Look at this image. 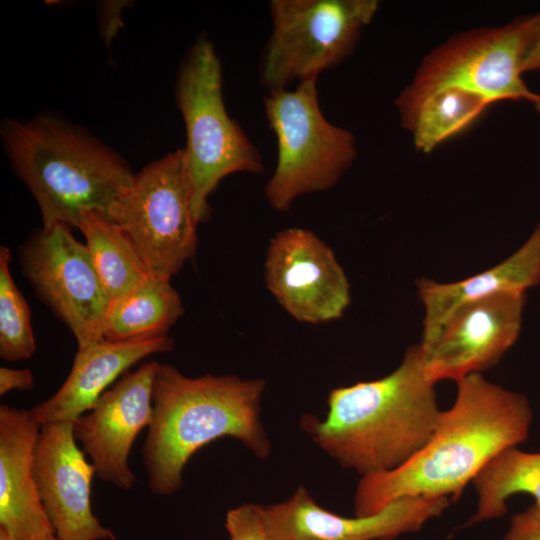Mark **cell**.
Segmentation results:
<instances>
[{
  "label": "cell",
  "mask_w": 540,
  "mask_h": 540,
  "mask_svg": "<svg viewBox=\"0 0 540 540\" xmlns=\"http://www.w3.org/2000/svg\"><path fill=\"white\" fill-rule=\"evenodd\" d=\"M456 383L453 405L442 412L433 436L413 458L394 470L361 477L354 516L373 515L406 496L456 502L492 459L527 439L532 411L524 395L481 373Z\"/></svg>",
  "instance_id": "cell-1"
},
{
  "label": "cell",
  "mask_w": 540,
  "mask_h": 540,
  "mask_svg": "<svg viewBox=\"0 0 540 540\" xmlns=\"http://www.w3.org/2000/svg\"><path fill=\"white\" fill-rule=\"evenodd\" d=\"M434 386L416 344L388 375L332 389L325 418L305 414L300 425L325 453L361 477L391 471L433 436L443 412Z\"/></svg>",
  "instance_id": "cell-2"
},
{
  "label": "cell",
  "mask_w": 540,
  "mask_h": 540,
  "mask_svg": "<svg viewBox=\"0 0 540 540\" xmlns=\"http://www.w3.org/2000/svg\"><path fill=\"white\" fill-rule=\"evenodd\" d=\"M264 390L262 379L211 374L191 378L172 365L159 364L153 418L142 449L152 493H176L194 453L223 437L239 440L260 459L268 458L272 445L260 417Z\"/></svg>",
  "instance_id": "cell-3"
},
{
  "label": "cell",
  "mask_w": 540,
  "mask_h": 540,
  "mask_svg": "<svg viewBox=\"0 0 540 540\" xmlns=\"http://www.w3.org/2000/svg\"><path fill=\"white\" fill-rule=\"evenodd\" d=\"M1 134L45 228L59 223L78 228L89 210L108 214L134 176L115 151L52 115L6 120Z\"/></svg>",
  "instance_id": "cell-4"
},
{
  "label": "cell",
  "mask_w": 540,
  "mask_h": 540,
  "mask_svg": "<svg viewBox=\"0 0 540 540\" xmlns=\"http://www.w3.org/2000/svg\"><path fill=\"white\" fill-rule=\"evenodd\" d=\"M222 67L214 45L201 36L183 59L176 98L186 129L185 161L198 223L209 214L208 197L234 173L261 174L259 149L225 107Z\"/></svg>",
  "instance_id": "cell-5"
},
{
  "label": "cell",
  "mask_w": 540,
  "mask_h": 540,
  "mask_svg": "<svg viewBox=\"0 0 540 540\" xmlns=\"http://www.w3.org/2000/svg\"><path fill=\"white\" fill-rule=\"evenodd\" d=\"M264 112L277 143L275 169L264 188L269 205L287 212L300 197L334 187L357 157L354 134L323 114L317 79L294 90H270Z\"/></svg>",
  "instance_id": "cell-6"
},
{
  "label": "cell",
  "mask_w": 540,
  "mask_h": 540,
  "mask_svg": "<svg viewBox=\"0 0 540 540\" xmlns=\"http://www.w3.org/2000/svg\"><path fill=\"white\" fill-rule=\"evenodd\" d=\"M540 28V12L494 27L466 30L427 53L410 82L399 92V116L427 95L447 87L476 93L491 104L529 103L536 92L522 78L525 53Z\"/></svg>",
  "instance_id": "cell-7"
},
{
  "label": "cell",
  "mask_w": 540,
  "mask_h": 540,
  "mask_svg": "<svg viewBox=\"0 0 540 540\" xmlns=\"http://www.w3.org/2000/svg\"><path fill=\"white\" fill-rule=\"evenodd\" d=\"M271 32L259 79L270 90L317 79L356 48L379 9L377 0H271Z\"/></svg>",
  "instance_id": "cell-8"
},
{
  "label": "cell",
  "mask_w": 540,
  "mask_h": 540,
  "mask_svg": "<svg viewBox=\"0 0 540 540\" xmlns=\"http://www.w3.org/2000/svg\"><path fill=\"white\" fill-rule=\"evenodd\" d=\"M108 215L126 234L149 274L171 279L197 248V226L184 149L147 165Z\"/></svg>",
  "instance_id": "cell-9"
},
{
  "label": "cell",
  "mask_w": 540,
  "mask_h": 540,
  "mask_svg": "<svg viewBox=\"0 0 540 540\" xmlns=\"http://www.w3.org/2000/svg\"><path fill=\"white\" fill-rule=\"evenodd\" d=\"M24 277L69 328L78 349L104 339L110 299L85 244L65 224L36 230L19 248Z\"/></svg>",
  "instance_id": "cell-10"
},
{
  "label": "cell",
  "mask_w": 540,
  "mask_h": 540,
  "mask_svg": "<svg viewBox=\"0 0 540 540\" xmlns=\"http://www.w3.org/2000/svg\"><path fill=\"white\" fill-rule=\"evenodd\" d=\"M265 281L281 307L304 323L336 320L351 301L350 283L334 252L304 228H286L270 239Z\"/></svg>",
  "instance_id": "cell-11"
},
{
  "label": "cell",
  "mask_w": 540,
  "mask_h": 540,
  "mask_svg": "<svg viewBox=\"0 0 540 540\" xmlns=\"http://www.w3.org/2000/svg\"><path fill=\"white\" fill-rule=\"evenodd\" d=\"M525 301V293H504L459 306L429 343H419L429 377L458 382L496 365L520 335Z\"/></svg>",
  "instance_id": "cell-12"
},
{
  "label": "cell",
  "mask_w": 540,
  "mask_h": 540,
  "mask_svg": "<svg viewBox=\"0 0 540 540\" xmlns=\"http://www.w3.org/2000/svg\"><path fill=\"white\" fill-rule=\"evenodd\" d=\"M159 363L150 361L125 374L95 405L73 421V432L96 475L122 490L136 477L128 458L138 434L153 418V384Z\"/></svg>",
  "instance_id": "cell-13"
},
{
  "label": "cell",
  "mask_w": 540,
  "mask_h": 540,
  "mask_svg": "<svg viewBox=\"0 0 540 540\" xmlns=\"http://www.w3.org/2000/svg\"><path fill=\"white\" fill-rule=\"evenodd\" d=\"M448 505L446 497L406 496L373 515L344 517L299 487L286 500L263 508L269 540H393L417 532Z\"/></svg>",
  "instance_id": "cell-14"
},
{
  "label": "cell",
  "mask_w": 540,
  "mask_h": 540,
  "mask_svg": "<svg viewBox=\"0 0 540 540\" xmlns=\"http://www.w3.org/2000/svg\"><path fill=\"white\" fill-rule=\"evenodd\" d=\"M76 441L73 421L41 427L33 475L44 511L59 540H119L93 513L96 471Z\"/></svg>",
  "instance_id": "cell-15"
},
{
  "label": "cell",
  "mask_w": 540,
  "mask_h": 540,
  "mask_svg": "<svg viewBox=\"0 0 540 540\" xmlns=\"http://www.w3.org/2000/svg\"><path fill=\"white\" fill-rule=\"evenodd\" d=\"M40 430L30 410L0 406V527L14 540L55 535L33 475Z\"/></svg>",
  "instance_id": "cell-16"
},
{
  "label": "cell",
  "mask_w": 540,
  "mask_h": 540,
  "mask_svg": "<svg viewBox=\"0 0 540 540\" xmlns=\"http://www.w3.org/2000/svg\"><path fill=\"white\" fill-rule=\"evenodd\" d=\"M169 336L100 340L80 348L71 371L61 387L30 412L42 427L46 424L74 421L89 411L121 374L147 356L173 349Z\"/></svg>",
  "instance_id": "cell-17"
},
{
  "label": "cell",
  "mask_w": 540,
  "mask_h": 540,
  "mask_svg": "<svg viewBox=\"0 0 540 540\" xmlns=\"http://www.w3.org/2000/svg\"><path fill=\"white\" fill-rule=\"evenodd\" d=\"M416 283L424 307V345L459 306L498 294L526 293L540 285V220L526 241L497 265L456 282L421 278Z\"/></svg>",
  "instance_id": "cell-18"
},
{
  "label": "cell",
  "mask_w": 540,
  "mask_h": 540,
  "mask_svg": "<svg viewBox=\"0 0 540 540\" xmlns=\"http://www.w3.org/2000/svg\"><path fill=\"white\" fill-rule=\"evenodd\" d=\"M184 307L170 279L149 276L123 296L110 301L104 339L122 341L168 336Z\"/></svg>",
  "instance_id": "cell-19"
},
{
  "label": "cell",
  "mask_w": 540,
  "mask_h": 540,
  "mask_svg": "<svg viewBox=\"0 0 540 540\" xmlns=\"http://www.w3.org/2000/svg\"><path fill=\"white\" fill-rule=\"evenodd\" d=\"M77 229L85 237L92 264L110 301L150 276L126 234L107 213L86 211Z\"/></svg>",
  "instance_id": "cell-20"
},
{
  "label": "cell",
  "mask_w": 540,
  "mask_h": 540,
  "mask_svg": "<svg viewBox=\"0 0 540 540\" xmlns=\"http://www.w3.org/2000/svg\"><path fill=\"white\" fill-rule=\"evenodd\" d=\"M491 105L484 97L457 87L437 90L399 116L414 147L428 154L473 124Z\"/></svg>",
  "instance_id": "cell-21"
},
{
  "label": "cell",
  "mask_w": 540,
  "mask_h": 540,
  "mask_svg": "<svg viewBox=\"0 0 540 540\" xmlns=\"http://www.w3.org/2000/svg\"><path fill=\"white\" fill-rule=\"evenodd\" d=\"M472 483L478 502L465 527L505 515L507 500L520 493L534 498L532 507L540 517V452L509 448L492 459Z\"/></svg>",
  "instance_id": "cell-22"
},
{
  "label": "cell",
  "mask_w": 540,
  "mask_h": 540,
  "mask_svg": "<svg viewBox=\"0 0 540 540\" xmlns=\"http://www.w3.org/2000/svg\"><path fill=\"white\" fill-rule=\"evenodd\" d=\"M10 250L0 248V356L9 362L30 359L36 351L29 306L10 273Z\"/></svg>",
  "instance_id": "cell-23"
},
{
  "label": "cell",
  "mask_w": 540,
  "mask_h": 540,
  "mask_svg": "<svg viewBox=\"0 0 540 540\" xmlns=\"http://www.w3.org/2000/svg\"><path fill=\"white\" fill-rule=\"evenodd\" d=\"M225 528L229 540H269L261 505L246 503L228 510Z\"/></svg>",
  "instance_id": "cell-24"
},
{
  "label": "cell",
  "mask_w": 540,
  "mask_h": 540,
  "mask_svg": "<svg viewBox=\"0 0 540 540\" xmlns=\"http://www.w3.org/2000/svg\"><path fill=\"white\" fill-rule=\"evenodd\" d=\"M502 540H540V517L532 506L512 517Z\"/></svg>",
  "instance_id": "cell-25"
},
{
  "label": "cell",
  "mask_w": 540,
  "mask_h": 540,
  "mask_svg": "<svg viewBox=\"0 0 540 540\" xmlns=\"http://www.w3.org/2000/svg\"><path fill=\"white\" fill-rule=\"evenodd\" d=\"M34 387L33 374L29 369H12L0 367V395L12 390L28 391Z\"/></svg>",
  "instance_id": "cell-26"
},
{
  "label": "cell",
  "mask_w": 540,
  "mask_h": 540,
  "mask_svg": "<svg viewBox=\"0 0 540 540\" xmlns=\"http://www.w3.org/2000/svg\"><path fill=\"white\" fill-rule=\"evenodd\" d=\"M537 70H540V28L531 41L522 62L523 74Z\"/></svg>",
  "instance_id": "cell-27"
},
{
  "label": "cell",
  "mask_w": 540,
  "mask_h": 540,
  "mask_svg": "<svg viewBox=\"0 0 540 540\" xmlns=\"http://www.w3.org/2000/svg\"><path fill=\"white\" fill-rule=\"evenodd\" d=\"M531 104L534 108V110L540 114V94L539 93H536L535 97L533 98V100L531 101Z\"/></svg>",
  "instance_id": "cell-28"
},
{
  "label": "cell",
  "mask_w": 540,
  "mask_h": 540,
  "mask_svg": "<svg viewBox=\"0 0 540 540\" xmlns=\"http://www.w3.org/2000/svg\"><path fill=\"white\" fill-rule=\"evenodd\" d=\"M0 540H14V539L7 530L0 527Z\"/></svg>",
  "instance_id": "cell-29"
},
{
  "label": "cell",
  "mask_w": 540,
  "mask_h": 540,
  "mask_svg": "<svg viewBox=\"0 0 540 540\" xmlns=\"http://www.w3.org/2000/svg\"><path fill=\"white\" fill-rule=\"evenodd\" d=\"M35 540H59V539L56 537V535H49V536H45V537L38 538Z\"/></svg>",
  "instance_id": "cell-30"
}]
</instances>
